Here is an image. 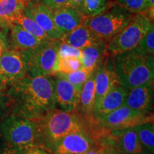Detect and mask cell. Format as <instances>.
I'll return each instance as SVG.
<instances>
[{
    "mask_svg": "<svg viewBox=\"0 0 154 154\" xmlns=\"http://www.w3.org/2000/svg\"><path fill=\"white\" fill-rule=\"evenodd\" d=\"M11 113L29 119L38 120L49 111L57 109L54 95V78L30 76L24 78L7 91Z\"/></svg>",
    "mask_w": 154,
    "mask_h": 154,
    "instance_id": "cell-1",
    "label": "cell"
},
{
    "mask_svg": "<svg viewBox=\"0 0 154 154\" xmlns=\"http://www.w3.org/2000/svg\"><path fill=\"white\" fill-rule=\"evenodd\" d=\"M43 134L44 148L49 150L54 143L67 135L84 133L95 140L99 137V131L95 123L87 120L76 111L53 109L43 118L38 119Z\"/></svg>",
    "mask_w": 154,
    "mask_h": 154,
    "instance_id": "cell-2",
    "label": "cell"
},
{
    "mask_svg": "<svg viewBox=\"0 0 154 154\" xmlns=\"http://www.w3.org/2000/svg\"><path fill=\"white\" fill-rule=\"evenodd\" d=\"M114 66L119 84L127 91L153 82V55L138 48L115 56Z\"/></svg>",
    "mask_w": 154,
    "mask_h": 154,
    "instance_id": "cell-3",
    "label": "cell"
},
{
    "mask_svg": "<svg viewBox=\"0 0 154 154\" xmlns=\"http://www.w3.org/2000/svg\"><path fill=\"white\" fill-rule=\"evenodd\" d=\"M0 138L17 149L27 151L44 147V138L39 120L29 119L10 113L0 121Z\"/></svg>",
    "mask_w": 154,
    "mask_h": 154,
    "instance_id": "cell-4",
    "label": "cell"
},
{
    "mask_svg": "<svg viewBox=\"0 0 154 154\" xmlns=\"http://www.w3.org/2000/svg\"><path fill=\"white\" fill-rule=\"evenodd\" d=\"M134 15L118 4H115L101 14L84 17L82 24L91 29L102 39L108 42L121 32Z\"/></svg>",
    "mask_w": 154,
    "mask_h": 154,
    "instance_id": "cell-5",
    "label": "cell"
},
{
    "mask_svg": "<svg viewBox=\"0 0 154 154\" xmlns=\"http://www.w3.org/2000/svg\"><path fill=\"white\" fill-rule=\"evenodd\" d=\"M152 21L146 13L135 14L131 22L106 43V52L110 57L136 48L151 27Z\"/></svg>",
    "mask_w": 154,
    "mask_h": 154,
    "instance_id": "cell-6",
    "label": "cell"
},
{
    "mask_svg": "<svg viewBox=\"0 0 154 154\" xmlns=\"http://www.w3.org/2000/svg\"><path fill=\"white\" fill-rule=\"evenodd\" d=\"M60 42L56 39L46 41L35 49L24 51L28 60L27 75L35 77L54 74Z\"/></svg>",
    "mask_w": 154,
    "mask_h": 154,
    "instance_id": "cell-7",
    "label": "cell"
},
{
    "mask_svg": "<svg viewBox=\"0 0 154 154\" xmlns=\"http://www.w3.org/2000/svg\"><path fill=\"white\" fill-rule=\"evenodd\" d=\"M153 121V113L138 112L131 109L126 105L94 121L102 136L116 130L132 128L138 125Z\"/></svg>",
    "mask_w": 154,
    "mask_h": 154,
    "instance_id": "cell-8",
    "label": "cell"
},
{
    "mask_svg": "<svg viewBox=\"0 0 154 154\" xmlns=\"http://www.w3.org/2000/svg\"><path fill=\"white\" fill-rule=\"evenodd\" d=\"M28 60L23 52L8 49L0 57V90L7 91L27 74Z\"/></svg>",
    "mask_w": 154,
    "mask_h": 154,
    "instance_id": "cell-9",
    "label": "cell"
},
{
    "mask_svg": "<svg viewBox=\"0 0 154 154\" xmlns=\"http://www.w3.org/2000/svg\"><path fill=\"white\" fill-rule=\"evenodd\" d=\"M24 14L34 21L52 39L61 40L63 34L58 29L51 11L41 0H31L25 5Z\"/></svg>",
    "mask_w": 154,
    "mask_h": 154,
    "instance_id": "cell-10",
    "label": "cell"
},
{
    "mask_svg": "<svg viewBox=\"0 0 154 154\" xmlns=\"http://www.w3.org/2000/svg\"><path fill=\"white\" fill-rule=\"evenodd\" d=\"M95 145L94 140L84 133L67 135L51 145V154H84Z\"/></svg>",
    "mask_w": 154,
    "mask_h": 154,
    "instance_id": "cell-11",
    "label": "cell"
},
{
    "mask_svg": "<svg viewBox=\"0 0 154 154\" xmlns=\"http://www.w3.org/2000/svg\"><path fill=\"white\" fill-rule=\"evenodd\" d=\"M96 99L95 106L111 88L119 84L116 74L114 59L108 55L94 72Z\"/></svg>",
    "mask_w": 154,
    "mask_h": 154,
    "instance_id": "cell-12",
    "label": "cell"
},
{
    "mask_svg": "<svg viewBox=\"0 0 154 154\" xmlns=\"http://www.w3.org/2000/svg\"><path fill=\"white\" fill-rule=\"evenodd\" d=\"M81 91L64 79L55 76L54 95L56 103L60 110L76 111L80 99Z\"/></svg>",
    "mask_w": 154,
    "mask_h": 154,
    "instance_id": "cell-13",
    "label": "cell"
},
{
    "mask_svg": "<svg viewBox=\"0 0 154 154\" xmlns=\"http://www.w3.org/2000/svg\"><path fill=\"white\" fill-rule=\"evenodd\" d=\"M153 82H151L131 89L124 105L138 112L153 113Z\"/></svg>",
    "mask_w": 154,
    "mask_h": 154,
    "instance_id": "cell-14",
    "label": "cell"
},
{
    "mask_svg": "<svg viewBox=\"0 0 154 154\" xmlns=\"http://www.w3.org/2000/svg\"><path fill=\"white\" fill-rule=\"evenodd\" d=\"M127 94L128 91L120 84H117L111 88L94 107V120L101 118L124 105Z\"/></svg>",
    "mask_w": 154,
    "mask_h": 154,
    "instance_id": "cell-15",
    "label": "cell"
},
{
    "mask_svg": "<svg viewBox=\"0 0 154 154\" xmlns=\"http://www.w3.org/2000/svg\"><path fill=\"white\" fill-rule=\"evenodd\" d=\"M51 13L56 26L63 37L82 24L84 17L72 6L51 11Z\"/></svg>",
    "mask_w": 154,
    "mask_h": 154,
    "instance_id": "cell-16",
    "label": "cell"
},
{
    "mask_svg": "<svg viewBox=\"0 0 154 154\" xmlns=\"http://www.w3.org/2000/svg\"><path fill=\"white\" fill-rule=\"evenodd\" d=\"M109 135L116 142L117 150L119 153L122 154H140L143 151L133 127L113 131L109 132Z\"/></svg>",
    "mask_w": 154,
    "mask_h": 154,
    "instance_id": "cell-17",
    "label": "cell"
},
{
    "mask_svg": "<svg viewBox=\"0 0 154 154\" xmlns=\"http://www.w3.org/2000/svg\"><path fill=\"white\" fill-rule=\"evenodd\" d=\"M94 72L83 86L80 94L79 102L76 110L81 116L92 122H94L93 111L95 107L96 99Z\"/></svg>",
    "mask_w": 154,
    "mask_h": 154,
    "instance_id": "cell-18",
    "label": "cell"
},
{
    "mask_svg": "<svg viewBox=\"0 0 154 154\" xmlns=\"http://www.w3.org/2000/svg\"><path fill=\"white\" fill-rule=\"evenodd\" d=\"M61 40L79 49L105 41L84 24H81Z\"/></svg>",
    "mask_w": 154,
    "mask_h": 154,
    "instance_id": "cell-19",
    "label": "cell"
},
{
    "mask_svg": "<svg viewBox=\"0 0 154 154\" xmlns=\"http://www.w3.org/2000/svg\"><path fill=\"white\" fill-rule=\"evenodd\" d=\"M8 28L10 29V38L13 47L12 49L22 52L31 51L46 42L29 33L18 24H12Z\"/></svg>",
    "mask_w": 154,
    "mask_h": 154,
    "instance_id": "cell-20",
    "label": "cell"
},
{
    "mask_svg": "<svg viewBox=\"0 0 154 154\" xmlns=\"http://www.w3.org/2000/svg\"><path fill=\"white\" fill-rule=\"evenodd\" d=\"M106 43L103 41L82 49L80 61L83 68L95 72L108 56Z\"/></svg>",
    "mask_w": 154,
    "mask_h": 154,
    "instance_id": "cell-21",
    "label": "cell"
},
{
    "mask_svg": "<svg viewBox=\"0 0 154 154\" xmlns=\"http://www.w3.org/2000/svg\"><path fill=\"white\" fill-rule=\"evenodd\" d=\"M24 6L20 0H0V26L8 28L23 12Z\"/></svg>",
    "mask_w": 154,
    "mask_h": 154,
    "instance_id": "cell-22",
    "label": "cell"
},
{
    "mask_svg": "<svg viewBox=\"0 0 154 154\" xmlns=\"http://www.w3.org/2000/svg\"><path fill=\"white\" fill-rule=\"evenodd\" d=\"M137 135L143 150L154 153V126L153 121L133 127Z\"/></svg>",
    "mask_w": 154,
    "mask_h": 154,
    "instance_id": "cell-23",
    "label": "cell"
},
{
    "mask_svg": "<svg viewBox=\"0 0 154 154\" xmlns=\"http://www.w3.org/2000/svg\"><path fill=\"white\" fill-rule=\"evenodd\" d=\"M12 24H16L19 25L20 26L30 33L32 35L36 36L39 39L43 40V41H49L52 40V38H50L47 35L44 31L34 21L28 17L26 15L22 12L19 16H17L14 20H13Z\"/></svg>",
    "mask_w": 154,
    "mask_h": 154,
    "instance_id": "cell-24",
    "label": "cell"
},
{
    "mask_svg": "<svg viewBox=\"0 0 154 154\" xmlns=\"http://www.w3.org/2000/svg\"><path fill=\"white\" fill-rule=\"evenodd\" d=\"M94 72L86 69L85 68H81L76 72L69 73V74H65V73H55L54 76L61 77V78L64 79L71 84H73L75 87L78 88L79 90L82 91L83 86L84 85L86 81L89 78L90 76L93 74Z\"/></svg>",
    "mask_w": 154,
    "mask_h": 154,
    "instance_id": "cell-25",
    "label": "cell"
},
{
    "mask_svg": "<svg viewBox=\"0 0 154 154\" xmlns=\"http://www.w3.org/2000/svg\"><path fill=\"white\" fill-rule=\"evenodd\" d=\"M111 6L109 0H84L82 15L84 17L96 16L107 10Z\"/></svg>",
    "mask_w": 154,
    "mask_h": 154,
    "instance_id": "cell-26",
    "label": "cell"
},
{
    "mask_svg": "<svg viewBox=\"0 0 154 154\" xmlns=\"http://www.w3.org/2000/svg\"><path fill=\"white\" fill-rule=\"evenodd\" d=\"M82 68L80 59L75 57L58 58L56 64V73L69 74Z\"/></svg>",
    "mask_w": 154,
    "mask_h": 154,
    "instance_id": "cell-27",
    "label": "cell"
},
{
    "mask_svg": "<svg viewBox=\"0 0 154 154\" xmlns=\"http://www.w3.org/2000/svg\"><path fill=\"white\" fill-rule=\"evenodd\" d=\"M119 5L134 14L147 13V0H116Z\"/></svg>",
    "mask_w": 154,
    "mask_h": 154,
    "instance_id": "cell-28",
    "label": "cell"
},
{
    "mask_svg": "<svg viewBox=\"0 0 154 154\" xmlns=\"http://www.w3.org/2000/svg\"><path fill=\"white\" fill-rule=\"evenodd\" d=\"M138 49L148 54L153 55L154 53V24H152L151 27L140 40L136 47Z\"/></svg>",
    "mask_w": 154,
    "mask_h": 154,
    "instance_id": "cell-29",
    "label": "cell"
},
{
    "mask_svg": "<svg viewBox=\"0 0 154 154\" xmlns=\"http://www.w3.org/2000/svg\"><path fill=\"white\" fill-rule=\"evenodd\" d=\"M81 56H82V49H76L61 40L58 49V58L75 57L80 59Z\"/></svg>",
    "mask_w": 154,
    "mask_h": 154,
    "instance_id": "cell-30",
    "label": "cell"
},
{
    "mask_svg": "<svg viewBox=\"0 0 154 154\" xmlns=\"http://www.w3.org/2000/svg\"><path fill=\"white\" fill-rule=\"evenodd\" d=\"M10 113V101L7 91L0 90V121Z\"/></svg>",
    "mask_w": 154,
    "mask_h": 154,
    "instance_id": "cell-31",
    "label": "cell"
},
{
    "mask_svg": "<svg viewBox=\"0 0 154 154\" xmlns=\"http://www.w3.org/2000/svg\"><path fill=\"white\" fill-rule=\"evenodd\" d=\"M41 2L51 11L72 6L70 0H41Z\"/></svg>",
    "mask_w": 154,
    "mask_h": 154,
    "instance_id": "cell-32",
    "label": "cell"
},
{
    "mask_svg": "<svg viewBox=\"0 0 154 154\" xmlns=\"http://www.w3.org/2000/svg\"><path fill=\"white\" fill-rule=\"evenodd\" d=\"M25 151L13 147L5 140L0 142V154H24Z\"/></svg>",
    "mask_w": 154,
    "mask_h": 154,
    "instance_id": "cell-33",
    "label": "cell"
},
{
    "mask_svg": "<svg viewBox=\"0 0 154 154\" xmlns=\"http://www.w3.org/2000/svg\"><path fill=\"white\" fill-rule=\"evenodd\" d=\"M9 49L8 42L5 34L0 31V57Z\"/></svg>",
    "mask_w": 154,
    "mask_h": 154,
    "instance_id": "cell-34",
    "label": "cell"
},
{
    "mask_svg": "<svg viewBox=\"0 0 154 154\" xmlns=\"http://www.w3.org/2000/svg\"><path fill=\"white\" fill-rule=\"evenodd\" d=\"M24 154H51L49 150L44 147H34L25 151Z\"/></svg>",
    "mask_w": 154,
    "mask_h": 154,
    "instance_id": "cell-35",
    "label": "cell"
},
{
    "mask_svg": "<svg viewBox=\"0 0 154 154\" xmlns=\"http://www.w3.org/2000/svg\"><path fill=\"white\" fill-rule=\"evenodd\" d=\"M104 148L101 147V146L95 143V145H94L89 151L86 152L84 154H104Z\"/></svg>",
    "mask_w": 154,
    "mask_h": 154,
    "instance_id": "cell-36",
    "label": "cell"
},
{
    "mask_svg": "<svg viewBox=\"0 0 154 154\" xmlns=\"http://www.w3.org/2000/svg\"><path fill=\"white\" fill-rule=\"evenodd\" d=\"M70 1L71 3H72V7L76 9V10L82 15V9L83 4H84V0H70Z\"/></svg>",
    "mask_w": 154,
    "mask_h": 154,
    "instance_id": "cell-37",
    "label": "cell"
},
{
    "mask_svg": "<svg viewBox=\"0 0 154 154\" xmlns=\"http://www.w3.org/2000/svg\"><path fill=\"white\" fill-rule=\"evenodd\" d=\"M148 1V11L147 14L149 18L153 21L154 17V0H147Z\"/></svg>",
    "mask_w": 154,
    "mask_h": 154,
    "instance_id": "cell-38",
    "label": "cell"
},
{
    "mask_svg": "<svg viewBox=\"0 0 154 154\" xmlns=\"http://www.w3.org/2000/svg\"><path fill=\"white\" fill-rule=\"evenodd\" d=\"M140 154H152L151 153H149V152H147V151H143L140 153Z\"/></svg>",
    "mask_w": 154,
    "mask_h": 154,
    "instance_id": "cell-39",
    "label": "cell"
},
{
    "mask_svg": "<svg viewBox=\"0 0 154 154\" xmlns=\"http://www.w3.org/2000/svg\"><path fill=\"white\" fill-rule=\"evenodd\" d=\"M20 1H22L23 3H24L25 5H26V3L29 2V1H31V0H20Z\"/></svg>",
    "mask_w": 154,
    "mask_h": 154,
    "instance_id": "cell-40",
    "label": "cell"
}]
</instances>
